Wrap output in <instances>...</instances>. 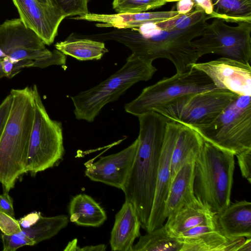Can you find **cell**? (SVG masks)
I'll return each mask as SVG.
<instances>
[{"mask_svg": "<svg viewBox=\"0 0 251 251\" xmlns=\"http://www.w3.org/2000/svg\"><path fill=\"white\" fill-rule=\"evenodd\" d=\"M195 158L189 159L172 179L165 202L164 217L167 218L197 198L193 189Z\"/></svg>", "mask_w": 251, "mask_h": 251, "instance_id": "19", "label": "cell"}, {"mask_svg": "<svg viewBox=\"0 0 251 251\" xmlns=\"http://www.w3.org/2000/svg\"><path fill=\"white\" fill-rule=\"evenodd\" d=\"M206 20L183 29L164 30L156 23H149L136 28H115L84 37L121 43L131 51V55L146 62L167 59L174 64L176 73H184L189 71L200 58L192 41L201 35Z\"/></svg>", "mask_w": 251, "mask_h": 251, "instance_id": "1", "label": "cell"}, {"mask_svg": "<svg viewBox=\"0 0 251 251\" xmlns=\"http://www.w3.org/2000/svg\"><path fill=\"white\" fill-rule=\"evenodd\" d=\"M138 145L137 138L121 151L84 163L85 175L91 180L123 190L132 168Z\"/></svg>", "mask_w": 251, "mask_h": 251, "instance_id": "13", "label": "cell"}, {"mask_svg": "<svg viewBox=\"0 0 251 251\" xmlns=\"http://www.w3.org/2000/svg\"><path fill=\"white\" fill-rule=\"evenodd\" d=\"M40 212L33 211L18 220L22 228H28L35 225L41 217Z\"/></svg>", "mask_w": 251, "mask_h": 251, "instance_id": "38", "label": "cell"}, {"mask_svg": "<svg viewBox=\"0 0 251 251\" xmlns=\"http://www.w3.org/2000/svg\"><path fill=\"white\" fill-rule=\"evenodd\" d=\"M190 127L205 141L234 155L251 149V96H238L213 121Z\"/></svg>", "mask_w": 251, "mask_h": 251, "instance_id": "6", "label": "cell"}, {"mask_svg": "<svg viewBox=\"0 0 251 251\" xmlns=\"http://www.w3.org/2000/svg\"><path fill=\"white\" fill-rule=\"evenodd\" d=\"M106 246L105 244H100L94 246H88L79 248L78 251H105Z\"/></svg>", "mask_w": 251, "mask_h": 251, "instance_id": "41", "label": "cell"}, {"mask_svg": "<svg viewBox=\"0 0 251 251\" xmlns=\"http://www.w3.org/2000/svg\"><path fill=\"white\" fill-rule=\"evenodd\" d=\"M157 69L130 54L124 66L95 86L71 97L77 120L92 122L107 104L117 100L135 83L151 79Z\"/></svg>", "mask_w": 251, "mask_h": 251, "instance_id": "5", "label": "cell"}, {"mask_svg": "<svg viewBox=\"0 0 251 251\" xmlns=\"http://www.w3.org/2000/svg\"><path fill=\"white\" fill-rule=\"evenodd\" d=\"M44 4L59 7L66 17H74L88 13L89 0H36Z\"/></svg>", "mask_w": 251, "mask_h": 251, "instance_id": "30", "label": "cell"}, {"mask_svg": "<svg viewBox=\"0 0 251 251\" xmlns=\"http://www.w3.org/2000/svg\"><path fill=\"white\" fill-rule=\"evenodd\" d=\"M66 62V55L56 50L51 51L49 56L33 62L31 67L45 68L51 65L65 66Z\"/></svg>", "mask_w": 251, "mask_h": 251, "instance_id": "32", "label": "cell"}, {"mask_svg": "<svg viewBox=\"0 0 251 251\" xmlns=\"http://www.w3.org/2000/svg\"><path fill=\"white\" fill-rule=\"evenodd\" d=\"M194 6L193 0H179L177 1L176 11L180 14H184L191 11Z\"/></svg>", "mask_w": 251, "mask_h": 251, "instance_id": "39", "label": "cell"}, {"mask_svg": "<svg viewBox=\"0 0 251 251\" xmlns=\"http://www.w3.org/2000/svg\"><path fill=\"white\" fill-rule=\"evenodd\" d=\"M181 239L183 246L180 251H238L246 238H230L216 230Z\"/></svg>", "mask_w": 251, "mask_h": 251, "instance_id": "23", "label": "cell"}, {"mask_svg": "<svg viewBox=\"0 0 251 251\" xmlns=\"http://www.w3.org/2000/svg\"><path fill=\"white\" fill-rule=\"evenodd\" d=\"M54 46L65 55L79 61L100 60L108 52L104 42L73 34L65 40L56 43Z\"/></svg>", "mask_w": 251, "mask_h": 251, "instance_id": "24", "label": "cell"}, {"mask_svg": "<svg viewBox=\"0 0 251 251\" xmlns=\"http://www.w3.org/2000/svg\"><path fill=\"white\" fill-rule=\"evenodd\" d=\"M70 220L78 226L99 227L106 220L103 208L90 196L79 194L69 203Z\"/></svg>", "mask_w": 251, "mask_h": 251, "instance_id": "22", "label": "cell"}, {"mask_svg": "<svg viewBox=\"0 0 251 251\" xmlns=\"http://www.w3.org/2000/svg\"><path fill=\"white\" fill-rule=\"evenodd\" d=\"M12 96L8 95L0 104V138L2 134L12 104Z\"/></svg>", "mask_w": 251, "mask_h": 251, "instance_id": "36", "label": "cell"}, {"mask_svg": "<svg viewBox=\"0 0 251 251\" xmlns=\"http://www.w3.org/2000/svg\"><path fill=\"white\" fill-rule=\"evenodd\" d=\"M141 222L135 207L125 200L115 215L109 241L111 250L131 251L135 240L141 235Z\"/></svg>", "mask_w": 251, "mask_h": 251, "instance_id": "18", "label": "cell"}, {"mask_svg": "<svg viewBox=\"0 0 251 251\" xmlns=\"http://www.w3.org/2000/svg\"><path fill=\"white\" fill-rule=\"evenodd\" d=\"M216 88L209 77L193 67L184 73H176L145 87L140 94L126 103V112L137 117L155 111L187 95Z\"/></svg>", "mask_w": 251, "mask_h": 251, "instance_id": "7", "label": "cell"}, {"mask_svg": "<svg viewBox=\"0 0 251 251\" xmlns=\"http://www.w3.org/2000/svg\"><path fill=\"white\" fill-rule=\"evenodd\" d=\"M138 148L130 172L122 190L125 200L135 207L141 227L147 230L151 213L166 123L152 111L138 116Z\"/></svg>", "mask_w": 251, "mask_h": 251, "instance_id": "2", "label": "cell"}, {"mask_svg": "<svg viewBox=\"0 0 251 251\" xmlns=\"http://www.w3.org/2000/svg\"><path fill=\"white\" fill-rule=\"evenodd\" d=\"M242 176L251 183V149L236 155Z\"/></svg>", "mask_w": 251, "mask_h": 251, "instance_id": "34", "label": "cell"}, {"mask_svg": "<svg viewBox=\"0 0 251 251\" xmlns=\"http://www.w3.org/2000/svg\"><path fill=\"white\" fill-rule=\"evenodd\" d=\"M238 251H251V238H246Z\"/></svg>", "mask_w": 251, "mask_h": 251, "instance_id": "42", "label": "cell"}, {"mask_svg": "<svg viewBox=\"0 0 251 251\" xmlns=\"http://www.w3.org/2000/svg\"><path fill=\"white\" fill-rule=\"evenodd\" d=\"M194 7L201 9L208 16L213 12V5L211 0H193Z\"/></svg>", "mask_w": 251, "mask_h": 251, "instance_id": "40", "label": "cell"}, {"mask_svg": "<svg viewBox=\"0 0 251 251\" xmlns=\"http://www.w3.org/2000/svg\"><path fill=\"white\" fill-rule=\"evenodd\" d=\"M77 239L70 242L64 251H78L79 247L77 246Z\"/></svg>", "mask_w": 251, "mask_h": 251, "instance_id": "43", "label": "cell"}, {"mask_svg": "<svg viewBox=\"0 0 251 251\" xmlns=\"http://www.w3.org/2000/svg\"><path fill=\"white\" fill-rule=\"evenodd\" d=\"M69 223L67 215H59L52 217L41 216L39 220L28 228H22L21 232L32 239L36 244L50 239L66 227Z\"/></svg>", "mask_w": 251, "mask_h": 251, "instance_id": "27", "label": "cell"}, {"mask_svg": "<svg viewBox=\"0 0 251 251\" xmlns=\"http://www.w3.org/2000/svg\"><path fill=\"white\" fill-rule=\"evenodd\" d=\"M213 12L208 19L218 18L226 22L251 23V0H211Z\"/></svg>", "mask_w": 251, "mask_h": 251, "instance_id": "25", "label": "cell"}, {"mask_svg": "<svg viewBox=\"0 0 251 251\" xmlns=\"http://www.w3.org/2000/svg\"><path fill=\"white\" fill-rule=\"evenodd\" d=\"M12 104L0 138V182L9 192L26 173L25 165L34 117L32 87L13 89Z\"/></svg>", "mask_w": 251, "mask_h": 251, "instance_id": "3", "label": "cell"}, {"mask_svg": "<svg viewBox=\"0 0 251 251\" xmlns=\"http://www.w3.org/2000/svg\"><path fill=\"white\" fill-rule=\"evenodd\" d=\"M0 211L15 218L13 200L8 192H3L0 194Z\"/></svg>", "mask_w": 251, "mask_h": 251, "instance_id": "37", "label": "cell"}, {"mask_svg": "<svg viewBox=\"0 0 251 251\" xmlns=\"http://www.w3.org/2000/svg\"><path fill=\"white\" fill-rule=\"evenodd\" d=\"M191 67L206 74L216 88L227 90L238 96H251L250 63L221 57L195 63Z\"/></svg>", "mask_w": 251, "mask_h": 251, "instance_id": "12", "label": "cell"}, {"mask_svg": "<svg viewBox=\"0 0 251 251\" xmlns=\"http://www.w3.org/2000/svg\"><path fill=\"white\" fill-rule=\"evenodd\" d=\"M1 239L3 244V251H15L25 246H34L35 242L23 234L21 231L11 235L1 233Z\"/></svg>", "mask_w": 251, "mask_h": 251, "instance_id": "31", "label": "cell"}, {"mask_svg": "<svg viewBox=\"0 0 251 251\" xmlns=\"http://www.w3.org/2000/svg\"><path fill=\"white\" fill-rule=\"evenodd\" d=\"M164 0H113V8L117 13H139L160 7Z\"/></svg>", "mask_w": 251, "mask_h": 251, "instance_id": "29", "label": "cell"}, {"mask_svg": "<svg viewBox=\"0 0 251 251\" xmlns=\"http://www.w3.org/2000/svg\"><path fill=\"white\" fill-rule=\"evenodd\" d=\"M176 11L124 13L112 14H96L88 12L74 16L72 19L98 22L96 25L101 27L131 28L138 27L149 23H157L178 15Z\"/></svg>", "mask_w": 251, "mask_h": 251, "instance_id": "16", "label": "cell"}, {"mask_svg": "<svg viewBox=\"0 0 251 251\" xmlns=\"http://www.w3.org/2000/svg\"><path fill=\"white\" fill-rule=\"evenodd\" d=\"M176 136L171 157V182L183 164L191 158H196L204 140L192 128L176 122Z\"/></svg>", "mask_w": 251, "mask_h": 251, "instance_id": "21", "label": "cell"}, {"mask_svg": "<svg viewBox=\"0 0 251 251\" xmlns=\"http://www.w3.org/2000/svg\"><path fill=\"white\" fill-rule=\"evenodd\" d=\"M41 39L26 27L20 18L0 25V62L19 63L37 60L50 55Z\"/></svg>", "mask_w": 251, "mask_h": 251, "instance_id": "11", "label": "cell"}, {"mask_svg": "<svg viewBox=\"0 0 251 251\" xmlns=\"http://www.w3.org/2000/svg\"><path fill=\"white\" fill-rule=\"evenodd\" d=\"M219 230L230 238H251V202L236 201L217 217Z\"/></svg>", "mask_w": 251, "mask_h": 251, "instance_id": "20", "label": "cell"}, {"mask_svg": "<svg viewBox=\"0 0 251 251\" xmlns=\"http://www.w3.org/2000/svg\"><path fill=\"white\" fill-rule=\"evenodd\" d=\"M228 90L214 88L187 95L155 111L168 121L190 127L213 121L238 96Z\"/></svg>", "mask_w": 251, "mask_h": 251, "instance_id": "10", "label": "cell"}, {"mask_svg": "<svg viewBox=\"0 0 251 251\" xmlns=\"http://www.w3.org/2000/svg\"><path fill=\"white\" fill-rule=\"evenodd\" d=\"M182 246V239L169 235L163 225L140 235L131 251H180Z\"/></svg>", "mask_w": 251, "mask_h": 251, "instance_id": "26", "label": "cell"}, {"mask_svg": "<svg viewBox=\"0 0 251 251\" xmlns=\"http://www.w3.org/2000/svg\"><path fill=\"white\" fill-rule=\"evenodd\" d=\"M34 117L25 172L33 175L51 168L64 154L62 123L51 119L43 103L37 87H32Z\"/></svg>", "mask_w": 251, "mask_h": 251, "instance_id": "8", "label": "cell"}, {"mask_svg": "<svg viewBox=\"0 0 251 251\" xmlns=\"http://www.w3.org/2000/svg\"><path fill=\"white\" fill-rule=\"evenodd\" d=\"M176 123L171 121L166 123L153 204L146 230L148 232L162 226L166 221L164 212L171 184V157L176 140Z\"/></svg>", "mask_w": 251, "mask_h": 251, "instance_id": "15", "label": "cell"}, {"mask_svg": "<svg viewBox=\"0 0 251 251\" xmlns=\"http://www.w3.org/2000/svg\"><path fill=\"white\" fill-rule=\"evenodd\" d=\"M165 1H166V2H175V1H178L179 0H164Z\"/></svg>", "mask_w": 251, "mask_h": 251, "instance_id": "44", "label": "cell"}, {"mask_svg": "<svg viewBox=\"0 0 251 251\" xmlns=\"http://www.w3.org/2000/svg\"><path fill=\"white\" fill-rule=\"evenodd\" d=\"M237 24L235 26H230L218 18H215L210 24L206 23L201 37L192 41L199 57L206 54H216L250 63L251 23Z\"/></svg>", "mask_w": 251, "mask_h": 251, "instance_id": "9", "label": "cell"}, {"mask_svg": "<svg viewBox=\"0 0 251 251\" xmlns=\"http://www.w3.org/2000/svg\"><path fill=\"white\" fill-rule=\"evenodd\" d=\"M216 230H219L218 226L206 225H199L181 233L176 238L183 239L194 237Z\"/></svg>", "mask_w": 251, "mask_h": 251, "instance_id": "35", "label": "cell"}, {"mask_svg": "<svg viewBox=\"0 0 251 251\" xmlns=\"http://www.w3.org/2000/svg\"><path fill=\"white\" fill-rule=\"evenodd\" d=\"M0 230L1 233L11 235L21 231L18 220L0 211Z\"/></svg>", "mask_w": 251, "mask_h": 251, "instance_id": "33", "label": "cell"}, {"mask_svg": "<svg viewBox=\"0 0 251 251\" xmlns=\"http://www.w3.org/2000/svg\"><path fill=\"white\" fill-rule=\"evenodd\" d=\"M195 9L184 14H179L169 19L156 23L161 29L164 30L183 29L193 26L200 22L208 19V16L201 9L194 7Z\"/></svg>", "mask_w": 251, "mask_h": 251, "instance_id": "28", "label": "cell"}, {"mask_svg": "<svg viewBox=\"0 0 251 251\" xmlns=\"http://www.w3.org/2000/svg\"><path fill=\"white\" fill-rule=\"evenodd\" d=\"M234 156L204 141L202 149L195 159V196L217 214L230 202Z\"/></svg>", "mask_w": 251, "mask_h": 251, "instance_id": "4", "label": "cell"}, {"mask_svg": "<svg viewBox=\"0 0 251 251\" xmlns=\"http://www.w3.org/2000/svg\"><path fill=\"white\" fill-rule=\"evenodd\" d=\"M25 25L34 31L45 45L52 44L61 22L66 17L57 6L36 0H12Z\"/></svg>", "mask_w": 251, "mask_h": 251, "instance_id": "14", "label": "cell"}, {"mask_svg": "<svg viewBox=\"0 0 251 251\" xmlns=\"http://www.w3.org/2000/svg\"><path fill=\"white\" fill-rule=\"evenodd\" d=\"M217 217L218 214L207 204L196 199L168 217L164 225L169 235L176 237L181 233L199 225L218 226Z\"/></svg>", "mask_w": 251, "mask_h": 251, "instance_id": "17", "label": "cell"}]
</instances>
